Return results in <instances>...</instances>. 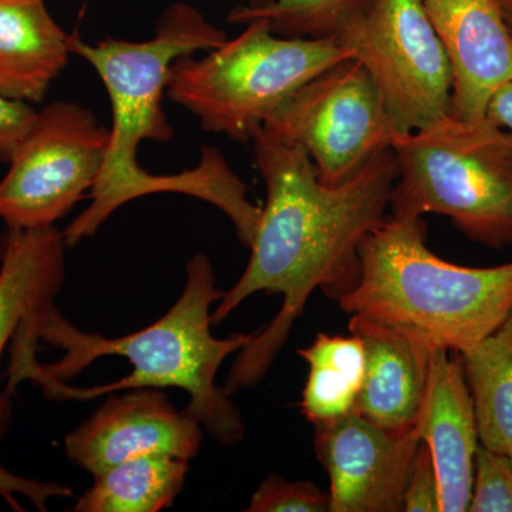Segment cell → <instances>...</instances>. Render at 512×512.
<instances>
[{"label":"cell","mask_w":512,"mask_h":512,"mask_svg":"<svg viewBox=\"0 0 512 512\" xmlns=\"http://www.w3.org/2000/svg\"><path fill=\"white\" fill-rule=\"evenodd\" d=\"M251 141L265 183V207L247 268L212 312V325H220L255 293L281 295L284 301L272 322L239 350L222 386L228 394L264 379L316 289L338 302L352 288L360 245L387 217L397 178L393 148L346 183L330 187L319 180L301 144L264 127Z\"/></svg>","instance_id":"obj_1"},{"label":"cell","mask_w":512,"mask_h":512,"mask_svg":"<svg viewBox=\"0 0 512 512\" xmlns=\"http://www.w3.org/2000/svg\"><path fill=\"white\" fill-rule=\"evenodd\" d=\"M205 254L187 264V284L178 301L153 325L123 338L109 339L74 328L55 302L22 323L23 330L63 350L59 362H37L36 340L15 336L5 393L12 396L23 380L42 386L53 400L96 399L138 387H177L190 396L184 412L218 443L244 439L245 423L231 394L217 384L228 356L247 348L255 332L225 339L211 333V306L224 298Z\"/></svg>","instance_id":"obj_2"},{"label":"cell","mask_w":512,"mask_h":512,"mask_svg":"<svg viewBox=\"0 0 512 512\" xmlns=\"http://www.w3.org/2000/svg\"><path fill=\"white\" fill-rule=\"evenodd\" d=\"M227 39L200 10L180 2L164 10L156 33L146 42L110 37L90 45L76 32L70 33V53L93 66L106 86L113 124L106 160L90 192V207L63 231L67 248L93 237L128 202L161 192H178L210 202L234 224L239 242L251 247L262 208L248 200L247 184L217 148H202L197 167L181 174H150L137 161L141 141L167 143L173 138L163 99L175 60L201 50L210 52Z\"/></svg>","instance_id":"obj_3"},{"label":"cell","mask_w":512,"mask_h":512,"mask_svg":"<svg viewBox=\"0 0 512 512\" xmlns=\"http://www.w3.org/2000/svg\"><path fill=\"white\" fill-rule=\"evenodd\" d=\"M340 309L399 332L436 352L461 353L500 328L512 312V261L468 268L427 247L423 218L387 215L363 239L359 272Z\"/></svg>","instance_id":"obj_4"},{"label":"cell","mask_w":512,"mask_h":512,"mask_svg":"<svg viewBox=\"0 0 512 512\" xmlns=\"http://www.w3.org/2000/svg\"><path fill=\"white\" fill-rule=\"evenodd\" d=\"M397 178L390 217L439 214L471 241L500 249L512 242V133L487 117L453 116L404 133L393 147Z\"/></svg>","instance_id":"obj_5"},{"label":"cell","mask_w":512,"mask_h":512,"mask_svg":"<svg viewBox=\"0 0 512 512\" xmlns=\"http://www.w3.org/2000/svg\"><path fill=\"white\" fill-rule=\"evenodd\" d=\"M195 59L175 60L167 97L200 120L202 130L251 141L296 90L350 57L335 37L275 35L264 18Z\"/></svg>","instance_id":"obj_6"},{"label":"cell","mask_w":512,"mask_h":512,"mask_svg":"<svg viewBox=\"0 0 512 512\" xmlns=\"http://www.w3.org/2000/svg\"><path fill=\"white\" fill-rule=\"evenodd\" d=\"M335 39L363 64L402 133L450 116L453 69L423 0H370Z\"/></svg>","instance_id":"obj_7"},{"label":"cell","mask_w":512,"mask_h":512,"mask_svg":"<svg viewBox=\"0 0 512 512\" xmlns=\"http://www.w3.org/2000/svg\"><path fill=\"white\" fill-rule=\"evenodd\" d=\"M265 130L301 144L319 180L346 183L404 133L384 106L372 77L355 57L319 73L266 120Z\"/></svg>","instance_id":"obj_8"},{"label":"cell","mask_w":512,"mask_h":512,"mask_svg":"<svg viewBox=\"0 0 512 512\" xmlns=\"http://www.w3.org/2000/svg\"><path fill=\"white\" fill-rule=\"evenodd\" d=\"M110 128L92 111L55 101L37 111L0 180V220L6 227H53L92 192L109 147Z\"/></svg>","instance_id":"obj_9"},{"label":"cell","mask_w":512,"mask_h":512,"mask_svg":"<svg viewBox=\"0 0 512 512\" xmlns=\"http://www.w3.org/2000/svg\"><path fill=\"white\" fill-rule=\"evenodd\" d=\"M421 440L356 412L315 427V451L329 477V512H402Z\"/></svg>","instance_id":"obj_10"},{"label":"cell","mask_w":512,"mask_h":512,"mask_svg":"<svg viewBox=\"0 0 512 512\" xmlns=\"http://www.w3.org/2000/svg\"><path fill=\"white\" fill-rule=\"evenodd\" d=\"M110 393L76 430L64 439L66 456L92 476L128 458L167 453L191 461L202 443V426L177 410L164 389L138 387Z\"/></svg>","instance_id":"obj_11"},{"label":"cell","mask_w":512,"mask_h":512,"mask_svg":"<svg viewBox=\"0 0 512 512\" xmlns=\"http://www.w3.org/2000/svg\"><path fill=\"white\" fill-rule=\"evenodd\" d=\"M451 69L450 116L484 119L488 101L512 79V37L500 0H423Z\"/></svg>","instance_id":"obj_12"},{"label":"cell","mask_w":512,"mask_h":512,"mask_svg":"<svg viewBox=\"0 0 512 512\" xmlns=\"http://www.w3.org/2000/svg\"><path fill=\"white\" fill-rule=\"evenodd\" d=\"M429 447L440 488V512L468 511L480 439L460 355L436 350L416 424Z\"/></svg>","instance_id":"obj_13"},{"label":"cell","mask_w":512,"mask_h":512,"mask_svg":"<svg viewBox=\"0 0 512 512\" xmlns=\"http://www.w3.org/2000/svg\"><path fill=\"white\" fill-rule=\"evenodd\" d=\"M66 241L53 227L13 229L0 241V359L22 323L55 302L66 278ZM9 394L0 392V440L12 424Z\"/></svg>","instance_id":"obj_14"},{"label":"cell","mask_w":512,"mask_h":512,"mask_svg":"<svg viewBox=\"0 0 512 512\" xmlns=\"http://www.w3.org/2000/svg\"><path fill=\"white\" fill-rule=\"evenodd\" d=\"M349 332L362 339L366 355L355 412L384 429L413 430L434 352L396 330L357 316H350Z\"/></svg>","instance_id":"obj_15"},{"label":"cell","mask_w":512,"mask_h":512,"mask_svg":"<svg viewBox=\"0 0 512 512\" xmlns=\"http://www.w3.org/2000/svg\"><path fill=\"white\" fill-rule=\"evenodd\" d=\"M45 0H0V94L40 103L72 55Z\"/></svg>","instance_id":"obj_16"},{"label":"cell","mask_w":512,"mask_h":512,"mask_svg":"<svg viewBox=\"0 0 512 512\" xmlns=\"http://www.w3.org/2000/svg\"><path fill=\"white\" fill-rule=\"evenodd\" d=\"M458 355L480 446L512 457V312L500 328Z\"/></svg>","instance_id":"obj_17"},{"label":"cell","mask_w":512,"mask_h":512,"mask_svg":"<svg viewBox=\"0 0 512 512\" xmlns=\"http://www.w3.org/2000/svg\"><path fill=\"white\" fill-rule=\"evenodd\" d=\"M190 461L167 453L128 458L93 476L94 484L77 500L76 512H158L183 491Z\"/></svg>","instance_id":"obj_18"},{"label":"cell","mask_w":512,"mask_h":512,"mask_svg":"<svg viewBox=\"0 0 512 512\" xmlns=\"http://www.w3.org/2000/svg\"><path fill=\"white\" fill-rule=\"evenodd\" d=\"M308 365L299 407L313 427L333 423L355 412L365 379V346L359 336L319 333L298 350Z\"/></svg>","instance_id":"obj_19"},{"label":"cell","mask_w":512,"mask_h":512,"mask_svg":"<svg viewBox=\"0 0 512 512\" xmlns=\"http://www.w3.org/2000/svg\"><path fill=\"white\" fill-rule=\"evenodd\" d=\"M370 0H275L261 8L238 6L228 15L229 23L245 25L249 20L264 18L275 35L329 39Z\"/></svg>","instance_id":"obj_20"},{"label":"cell","mask_w":512,"mask_h":512,"mask_svg":"<svg viewBox=\"0 0 512 512\" xmlns=\"http://www.w3.org/2000/svg\"><path fill=\"white\" fill-rule=\"evenodd\" d=\"M470 512H512V457L478 447Z\"/></svg>","instance_id":"obj_21"},{"label":"cell","mask_w":512,"mask_h":512,"mask_svg":"<svg viewBox=\"0 0 512 512\" xmlns=\"http://www.w3.org/2000/svg\"><path fill=\"white\" fill-rule=\"evenodd\" d=\"M329 493L311 481H288L271 474L252 494L248 512H329Z\"/></svg>","instance_id":"obj_22"},{"label":"cell","mask_w":512,"mask_h":512,"mask_svg":"<svg viewBox=\"0 0 512 512\" xmlns=\"http://www.w3.org/2000/svg\"><path fill=\"white\" fill-rule=\"evenodd\" d=\"M406 512H440V488L436 466L429 447L421 441L406 494H404Z\"/></svg>","instance_id":"obj_23"},{"label":"cell","mask_w":512,"mask_h":512,"mask_svg":"<svg viewBox=\"0 0 512 512\" xmlns=\"http://www.w3.org/2000/svg\"><path fill=\"white\" fill-rule=\"evenodd\" d=\"M73 490L67 485L37 481L18 476L0 466V497L15 511H23L18 497H25L39 511H47V504L55 498L72 497Z\"/></svg>","instance_id":"obj_24"},{"label":"cell","mask_w":512,"mask_h":512,"mask_svg":"<svg viewBox=\"0 0 512 512\" xmlns=\"http://www.w3.org/2000/svg\"><path fill=\"white\" fill-rule=\"evenodd\" d=\"M37 110L23 101L0 94V160L9 161L13 151L28 134Z\"/></svg>","instance_id":"obj_25"},{"label":"cell","mask_w":512,"mask_h":512,"mask_svg":"<svg viewBox=\"0 0 512 512\" xmlns=\"http://www.w3.org/2000/svg\"><path fill=\"white\" fill-rule=\"evenodd\" d=\"M485 117L512 133V79L504 83L488 101Z\"/></svg>","instance_id":"obj_26"},{"label":"cell","mask_w":512,"mask_h":512,"mask_svg":"<svg viewBox=\"0 0 512 512\" xmlns=\"http://www.w3.org/2000/svg\"><path fill=\"white\" fill-rule=\"evenodd\" d=\"M500 3L501 9H503L505 23H507V28L510 30L512 37V0H500Z\"/></svg>","instance_id":"obj_27"},{"label":"cell","mask_w":512,"mask_h":512,"mask_svg":"<svg viewBox=\"0 0 512 512\" xmlns=\"http://www.w3.org/2000/svg\"><path fill=\"white\" fill-rule=\"evenodd\" d=\"M272 2H275V0H248L247 6L249 8H261V6L269 5Z\"/></svg>","instance_id":"obj_28"}]
</instances>
